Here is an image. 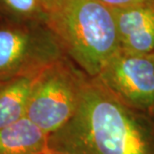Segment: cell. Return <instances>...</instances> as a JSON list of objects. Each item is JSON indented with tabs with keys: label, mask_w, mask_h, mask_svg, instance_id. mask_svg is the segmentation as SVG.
<instances>
[{
	"label": "cell",
	"mask_w": 154,
	"mask_h": 154,
	"mask_svg": "<svg viewBox=\"0 0 154 154\" xmlns=\"http://www.w3.org/2000/svg\"><path fill=\"white\" fill-rule=\"evenodd\" d=\"M114 14L121 42L127 35L142 29L154 21V0H145L134 5L116 9Z\"/></svg>",
	"instance_id": "cell-8"
},
{
	"label": "cell",
	"mask_w": 154,
	"mask_h": 154,
	"mask_svg": "<svg viewBox=\"0 0 154 154\" xmlns=\"http://www.w3.org/2000/svg\"><path fill=\"white\" fill-rule=\"evenodd\" d=\"M49 135L27 117L0 129V154H47Z\"/></svg>",
	"instance_id": "cell-6"
},
{
	"label": "cell",
	"mask_w": 154,
	"mask_h": 154,
	"mask_svg": "<svg viewBox=\"0 0 154 154\" xmlns=\"http://www.w3.org/2000/svg\"><path fill=\"white\" fill-rule=\"evenodd\" d=\"M62 55L45 23L0 20V79L35 74Z\"/></svg>",
	"instance_id": "cell-4"
},
{
	"label": "cell",
	"mask_w": 154,
	"mask_h": 154,
	"mask_svg": "<svg viewBox=\"0 0 154 154\" xmlns=\"http://www.w3.org/2000/svg\"><path fill=\"white\" fill-rule=\"evenodd\" d=\"M121 49L131 53L148 54L154 52V21L121 40Z\"/></svg>",
	"instance_id": "cell-10"
},
{
	"label": "cell",
	"mask_w": 154,
	"mask_h": 154,
	"mask_svg": "<svg viewBox=\"0 0 154 154\" xmlns=\"http://www.w3.org/2000/svg\"><path fill=\"white\" fill-rule=\"evenodd\" d=\"M47 17L41 0H0V20L46 23Z\"/></svg>",
	"instance_id": "cell-9"
},
{
	"label": "cell",
	"mask_w": 154,
	"mask_h": 154,
	"mask_svg": "<svg viewBox=\"0 0 154 154\" xmlns=\"http://www.w3.org/2000/svg\"><path fill=\"white\" fill-rule=\"evenodd\" d=\"M88 79L66 55L52 61L35 77L26 117L52 134L75 114Z\"/></svg>",
	"instance_id": "cell-3"
},
{
	"label": "cell",
	"mask_w": 154,
	"mask_h": 154,
	"mask_svg": "<svg viewBox=\"0 0 154 154\" xmlns=\"http://www.w3.org/2000/svg\"><path fill=\"white\" fill-rule=\"evenodd\" d=\"M94 79L127 106L154 116V52L120 49Z\"/></svg>",
	"instance_id": "cell-5"
},
{
	"label": "cell",
	"mask_w": 154,
	"mask_h": 154,
	"mask_svg": "<svg viewBox=\"0 0 154 154\" xmlns=\"http://www.w3.org/2000/svg\"><path fill=\"white\" fill-rule=\"evenodd\" d=\"M45 24L64 54L90 78L121 49L114 10L97 0H63Z\"/></svg>",
	"instance_id": "cell-2"
},
{
	"label": "cell",
	"mask_w": 154,
	"mask_h": 154,
	"mask_svg": "<svg viewBox=\"0 0 154 154\" xmlns=\"http://www.w3.org/2000/svg\"><path fill=\"white\" fill-rule=\"evenodd\" d=\"M49 152L154 154V116L118 100L89 77L75 114L49 135Z\"/></svg>",
	"instance_id": "cell-1"
},
{
	"label": "cell",
	"mask_w": 154,
	"mask_h": 154,
	"mask_svg": "<svg viewBox=\"0 0 154 154\" xmlns=\"http://www.w3.org/2000/svg\"><path fill=\"white\" fill-rule=\"evenodd\" d=\"M8 80H10V79H0V88H1L2 85L4 84L5 82H7Z\"/></svg>",
	"instance_id": "cell-13"
},
{
	"label": "cell",
	"mask_w": 154,
	"mask_h": 154,
	"mask_svg": "<svg viewBox=\"0 0 154 154\" xmlns=\"http://www.w3.org/2000/svg\"><path fill=\"white\" fill-rule=\"evenodd\" d=\"M47 154H60V153H54V152H48Z\"/></svg>",
	"instance_id": "cell-14"
},
{
	"label": "cell",
	"mask_w": 154,
	"mask_h": 154,
	"mask_svg": "<svg viewBox=\"0 0 154 154\" xmlns=\"http://www.w3.org/2000/svg\"><path fill=\"white\" fill-rule=\"evenodd\" d=\"M97 1L101 2L102 4L108 6L109 8L116 10V9H121L127 6L134 5L136 3H140L145 0H97Z\"/></svg>",
	"instance_id": "cell-11"
},
{
	"label": "cell",
	"mask_w": 154,
	"mask_h": 154,
	"mask_svg": "<svg viewBox=\"0 0 154 154\" xmlns=\"http://www.w3.org/2000/svg\"><path fill=\"white\" fill-rule=\"evenodd\" d=\"M41 1H42L43 6H44V8L46 9V11H47V13H49V12H51L53 9L56 8L63 0H41Z\"/></svg>",
	"instance_id": "cell-12"
},
{
	"label": "cell",
	"mask_w": 154,
	"mask_h": 154,
	"mask_svg": "<svg viewBox=\"0 0 154 154\" xmlns=\"http://www.w3.org/2000/svg\"><path fill=\"white\" fill-rule=\"evenodd\" d=\"M36 75L15 77L0 88V129L26 117Z\"/></svg>",
	"instance_id": "cell-7"
}]
</instances>
